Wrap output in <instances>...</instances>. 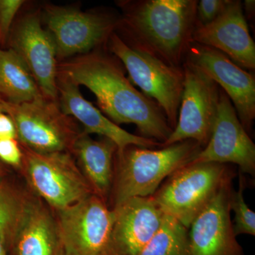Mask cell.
Listing matches in <instances>:
<instances>
[{
    "label": "cell",
    "instance_id": "31",
    "mask_svg": "<svg viewBox=\"0 0 255 255\" xmlns=\"http://www.w3.org/2000/svg\"><path fill=\"white\" fill-rule=\"evenodd\" d=\"M5 101L0 96V112H4Z\"/></svg>",
    "mask_w": 255,
    "mask_h": 255
},
{
    "label": "cell",
    "instance_id": "15",
    "mask_svg": "<svg viewBox=\"0 0 255 255\" xmlns=\"http://www.w3.org/2000/svg\"><path fill=\"white\" fill-rule=\"evenodd\" d=\"M231 179L191 223L190 255H244L236 240L230 214Z\"/></svg>",
    "mask_w": 255,
    "mask_h": 255
},
{
    "label": "cell",
    "instance_id": "2",
    "mask_svg": "<svg viewBox=\"0 0 255 255\" xmlns=\"http://www.w3.org/2000/svg\"><path fill=\"white\" fill-rule=\"evenodd\" d=\"M196 0L120 1L115 32L128 46L182 67L196 23Z\"/></svg>",
    "mask_w": 255,
    "mask_h": 255
},
{
    "label": "cell",
    "instance_id": "4",
    "mask_svg": "<svg viewBox=\"0 0 255 255\" xmlns=\"http://www.w3.org/2000/svg\"><path fill=\"white\" fill-rule=\"evenodd\" d=\"M4 113L14 122L20 145L37 153H71L82 132L76 121L64 113L58 100L43 95L20 105L5 102Z\"/></svg>",
    "mask_w": 255,
    "mask_h": 255
},
{
    "label": "cell",
    "instance_id": "6",
    "mask_svg": "<svg viewBox=\"0 0 255 255\" xmlns=\"http://www.w3.org/2000/svg\"><path fill=\"white\" fill-rule=\"evenodd\" d=\"M229 179L224 164H187L170 175L152 196L164 214L189 229L196 216Z\"/></svg>",
    "mask_w": 255,
    "mask_h": 255
},
{
    "label": "cell",
    "instance_id": "21",
    "mask_svg": "<svg viewBox=\"0 0 255 255\" xmlns=\"http://www.w3.org/2000/svg\"><path fill=\"white\" fill-rule=\"evenodd\" d=\"M138 255H190L187 228L164 214L160 228Z\"/></svg>",
    "mask_w": 255,
    "mask_h": 255
},
{
    "label": "cell",
    "instance_id": "7",
    "mask_svg": "<svg viewBox=\"0 0 255 255\" xmlns=\"http://www.w3.org/2000/svg\"><path fill=\"white\" fill-rule=\"evenodd\" d=\"M21 148V171L28 186L55 211L93 194L70 152L41 154Z\"/></svg>",
    "mask_w": 255,
    "mask_h": 255
},
{
    "label": "cell",
    "instance_id": "29",
    "mask_svg": "<svg viewBox=\"0 0 255 255\" xmlns=\"http://www.w3.org/2000/svg\"><path fill=\"white\" fill-rule=\"evenodd\" d=\"M4 240L0 236V255H6Z\"/></svg>",
    "mask_w": 255,
    "mask_h": 255
},
{
    "label": "cell",
    "instance_id": "10",
    "mask_svg": "<svg viewBox=\"0 0 255 255\" xmlns=\"http://www.w3.org/2000/svg\"><path fill=\"white\" fill-rule=\"evenodd\" d=\"M184 89L177 123L163 147L194 140L203 147L209 142L219 109L220 87L188 60L182 65Z\"/></svg>",
    "mask_w": 255,
    "mask_h": 255
},
{
    "label": "cell",
    "instance_id": "11",
    "mask_svg": "<svg viewBox=\"0 0 255 255\" xmlns=\"http://www.w3.org/2000/svg\"><path fill=\"white\" fill-rule=\"evenodd\" d=\"M7 44L26 65L42 95L58 100V60L56 48L41 14L31 12L14 22Z\"/></svg>",
    "mask_w": 255,
    "mask_h": 255
},
{
    "label": "cell",
    "instance_id": "12",
    "mask_svg": "<svg viewBox=\"0 0 255 255\" xmlns=\"http://www.w3.org/2000/svg\"><path fill=\"white\" fill-rule=\"evenodd\" d=\"M221 87L236 111L247 132L251 131L255 119L254 75L238 66L219 50L192 43L186 59Z\"/></svg>",
    "mask_w": 255,
    "mask_h": 255
},
{
    "label": "cell",
    "instance_id": "23",
    "mask_svg": "<svg viewBox=\"0 0 255 255\" xmlns=\"http://www.w3.org/2000/svg\"><path fill=\"white\" fill-rule=\"evenodd\" d=\"M245 186L243 175L240 174L239 189L237 191H231L229 195L230 210L235 214L233 231L236 236L241 234L255 236V214L245 201Z\"/></svg>",
    "mask_w": 255,
    "mask_h": 255
},
{
    "label": "cell",
    "instance_id": "22",
    "mask_svg": "<svg viewBox=\"0 0 255 255\" xmlns=\"http://www.w3.org/2000/svg\"><path fill=\"white\" fill-rule=\"evenodd\" d=\"M0 177V236L10 241L22 215L28 198Z\"/></svg>",
    "mask_w": 255,
    "mask_h": 255
},
{
    "label": "cell",
    "instance_id": "24",
    "mask_svg": "<svg viewBox=\"0 0 255 255\" xmlns=\"http://www.w3.org/2000/svg\"><path fill=\"white\" fill-rule=\"evenodd\" d=\"M24 3L23 0H0V46L7 44L15 18Z\"/></svg>",
    "mask_w": 255,
    "mask_h": 255
},
{
    "label": "cell",
    "instance_id": "5",
    "mask_svg": "<svg viewBox=\"0 0 255 255\" xmlns=\"http://www.w3.org/2000/svg\"><path fill=\"white\" fill-rule=\"evenodd\" d=\"M106 46L123 64L130 80L141 89L142 93L160 107L173 130L184 89L182 66H172L132 48L115 31L111 34Z\"/></svg>",
    "mask_w": 255,
    "mask_h": 255
},
{
    "label": "cell",
    "instance_id": "26",
    "mask_svg": "<svg viewBox=\"0 0 255 255\" xmlns=\"http://www.w3.org/2000/svg\"><path fill=\"white\" fill-rule=\"evenodd\" d=\"M23 157L22 148L17 140H0V161L21 170Z\"/></svg>",
    "mask_w": 255,
    "mask_h": 255
},
{
    "label": "cell",
    "instance_id": "20",
    "mask_svg": "<svg viewBox=\"0 0 255 255\" xmlns=\"http://www.w3.org/2000/svg\"><path fill=\"white\" fill-rule=\"evenodd\" d=\"M41 95L21 58L14 50L0 48V96L3 100L12 105H20Z\"/></svg>",
    "mask_w": 255,
    "mask_h": 255
},
{
    "label": "cell",
    "instance_id": "3",
    "mask_svg": "<svg viewBox=\"0 0 255 255\" xmlns=\"http://www.w3.org/2000/svg\"><path fill=\"white\" fill-rule=\"evenodd\" d=\"M201 149L194 140H187L160 150L130 145L117 154L114 208L132 198L153 195L166 177L187 165Z\"/></svg>",
    "mask_w": 255,
    "mask_h": 255
},
{
    "label": "cell",
    "instance_id": "17",
    "mask_svg": "<svg viewBox=\"0 0 255 255\" xmlns=\"http://www.w3.org/2000/svg\"><path fill=\"white\" fill-rule=\"evenodd\" d=\"M115 211L108 255H138L157 233L164 214L152 196L135 197Z\"/></svg>",
    "mask_w": 255,
    "mask_h": 255
},
{
    "label": "cell",
    "instance_id": "1",
    "mask_svg": "<svg viewBox=\"0 0 255 255\" xmlns=\"http://www.w3.org/2000/svg\"><path fill=\"white\" fill-rule=\"evenodd\" d=\"M58 71L95 95L102 112L117 125L132 124L140 136L163 145L172 132L155 101L134 87L120 61L98 49L58 63Z\"/></svg>",
    "mask_w": 255,
    "mask_h": 255
},
{
    "label": "cell",
    "instance_id": "13",
    "mask_svg": "<svg viewBox=\"0 0 255 255\" xmlns=\"http://www.w3.org/2000/svg\"><path fill=\"white\" fill-rule=\"evenodd\" d=\"M233 163L255 176V145L242 125L232 102L220 88L217 117L209 142L187 164Z\"/></svg>",
    "mask_w": 255,
    "mask_h": 255
},
{
    "label": "cell",
    "instance_id": "28",
    "mask_svg": "<svg viewBox=\"0 0 255 255\" xmlns=\"http://www.w3.org/2000/svg\"><path fill=\"white\" fill-rule=\"evenodd\" d=\"M255 1L254 0H253V1L252 0H246V1H245L244 4H243L245 9H246L247 14L250 15L251 17L253 16V12L254 13L255 11Z\"/></svg>",
    "mask_w": 255,
    "mask_h": 255
},
{
    "label": "cell",
    "instance_id": "8",
    "mask_svg": "<svg viewBox=\"0 0 255 255\" xmlns=\"http://www.w3.org/2000/svg\"><path fill=\"white\" fill-rule=\"evenodd\" d=\"M58 243L67 255H108L115 211L92 194L55 211Z\"/></svg>",
    "mask_w": 255,
    "mask_h": 255
},
{
    "label": "cell",
    "instance_id": "32",
    "mask_svg": "<svg viewBox=\"0 0 255 255\" xmlns=\"http://www.w3.org/2000/svg\"><path fill=\"white\" fill-rule=\"evenodd\" d=\"M3 173H4V169H3L2 165H1V162H0V177L2 176Z\"/></svg>",
    "mask_w": 255,
    "mask_h": 255
},
{
    "label": "cell",
    "instance_id": "30",
    "mask_svg": "<svg viewBox=\"0 0 255 255\" xmlns=\"http://www.w3.org/2000/svg\"><path fill=\"white\" fill-rule=\"evenodd\" d=\"M55 255H67L66 253L64 252L63 248L60 247L59 245V243H58V248H57L56 253H55Z\"/></svg>",
    "mask_w": 255,
    "mask_h": 255
},
{
    "label": "cell",
    "instance_id": "9",
    "mask_svg": "<svg viewBox=\"0 0 255 255\" xmlns=\"http://www.w3.org/2000/svg\"><path fill=\"white\" fill-rule=\"evenodd\" d=\"M41 18L54 42L60 62L106 46L118 20L106 13L54 4L45 5Z\"/></svg>",
    "mask_w": 255,
    "mask_h": 255
},
{
    "label": "cell",
    "instance_id": "25",
    "mask_svg": "<svg viewBox=\"0 0 255 255\" xmlns=\"http://www.w3.org/2000/svg\"><path fill=\"white\" fill-rule=\"evenodd\" d=\"M229 0H201L196 8V25L212 22L226 8Z\"/></svg>",
    "mask_w": 255,
    "mask_h": 255
},
{
    "label": "cell",
    "instance_id": "16",
    "mask_svg": "<svg viewBox=\"0 0 255 255\" xmlns=\"http://www.w3.org/2000/svg\"><path fill=\"white\" fill-rule=\"evenodd\" d=\"M58 102L64 113L73 117L83 126L85 133H95L112 140L117 146L120 155L128 146L135 145L152 149L162 143L133 135L124 130L105 117L95 106L84 98L77 85L65 74L58 71L57 79Z\"/></svg>",
    "mask_w": 255,
    "mask_h": 255
},
{
    "label": "cell",
    "instance_id": "18",
    "mask_svg": "<svg viewBox=\"0 0 255 255\" xmlns=\"http://www.w3.org/2000/svg\"><path fill=\"white\" fill-rule=\"evenodd\" d=\"M10 241L14 255H55L58 246L56 223L39 198L28 196Z\"/></svg>",
    "mask_w": 255,
    "mask_h": 255
},
{
    "label": "cell",
    "instance_id": "14",
    "mask_svg": "<svg viewBox=\"0 0 255 255\" xmlns=\"http://www.w3.org/2000/svg\"><path fill=\"white\" fill-rule=\"evenodd\" d=\"M192 42L219 50L243 69L255 70V44L240 0H229L212 22L196 25Z\"/></svg>",
    "mask_w": 255,
    "mask_h": 255
},
{
    "label": "cell",
    "instance_id": "19",
    "mask_svg": "<svg viewBox=\"0 0 255 255\" xmlns=\"http://www.w3.org/2000/svg\"><path fill=\"white\" fill-rule=\"evenodd\" d=\"M117 146L107 137L94 140L82 131L72 148L71 154L90 184L93 194L107 202L113 187L114 159Z\"/></svg>",
    "mask_w": 255,
    "mask_h": 255
},
{
    "label": "cell",
    "instance_id": "27",
    "mask_svg": "<svg viewBox=\"0 0 255 255\" xmlns=\"http://www.w3.org/2000/svg\"><path fill=\"white\" fill-rule=\"evenodd\" d=\"M17 140V132L12 119L4 112H0V140Z\"/></svg>",
    "mask_w": 255,
    "mask_h": 255
}]
</instances>
